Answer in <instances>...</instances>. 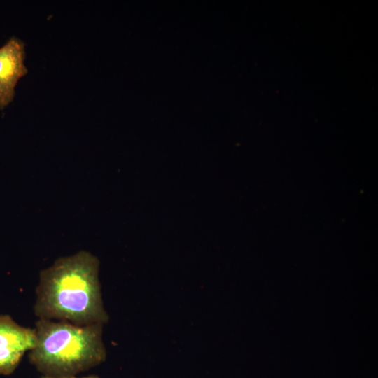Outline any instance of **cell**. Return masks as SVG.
<instances>
[{
    "label": "cell",
    "mask_w": 378,
    "mask_h": 378,
    "mask_svg": "<svg viewBox=\"0 0 378 378\" xmlns=\"http://www.w3.org/2000/svg\"><path fill=\"white\" fill-rule=\"evenodd\" d=\"M35 344L34 329L19 325L8 315H0V374L13 372L24 353Z\"/></svg>",
    "instance_id": "3"
},
{
    "label": "cell",
    "mask_w": 378,
    "mask_h": 378,
    "mask_svg": "<svg viewBox=\"0 0 378 378\" xmlns=\"http://www.w3.org/2000/svg\"><path fill=\"white\" fill-rule=\"evenodd\" d=\"M98 259L88 251L57 259L40 273L34 307L38 318L76 325L105 324Z\"/></svg>",
    "instance_id": "1"
},
{
    "label": "cell",
    "mask_w": 378,
    "mask_h": 378,
    "mask_svg": "<svg viewBox=\"0 0 378 378\" xmlns=\"http://www.w3.org/2000/svg\"><path fill=\"white\" fill-rule=\"evenodd\" d=\"M25 44L12 36L0 48V109L13 102L19 80L28 73Z\"/></svg>",
    "instance_id": "4"
},
{
    "label": "cell",
    "mask_w": 378,
    "mask_h": 378,
    "mask_svg": "<svg viewBox=\"0 0 378 378\" xmlns=\"http://www.w3.org/2000/svg\"><path fill=\"white\" fill-rule=\"evenodd\" d=\"M42 378H54V377H49L43 376ZM59 378H78V377H76L75 376H71V377H59ZM82 378H99V377H96V376H90V377H82Z\"/></svg>",
    "instance_id": "5"
},
{
    "label": "cell",
    "mask_w": 378,
    "mask_h": 378,
    "mask_svg": "<svg viewBox=\"0 0 378 378\" xmlns=\"http://www.w3.org/2000/svg\"><path fill=\"white\" fill-rule=\"evenodd\" d=\"M34 330L36 344L29 359L45 377L75 376L106 359L103 324L80 326L38 318Z\"/></svg>",
    "instance_id": "2"
}]
</instances>
